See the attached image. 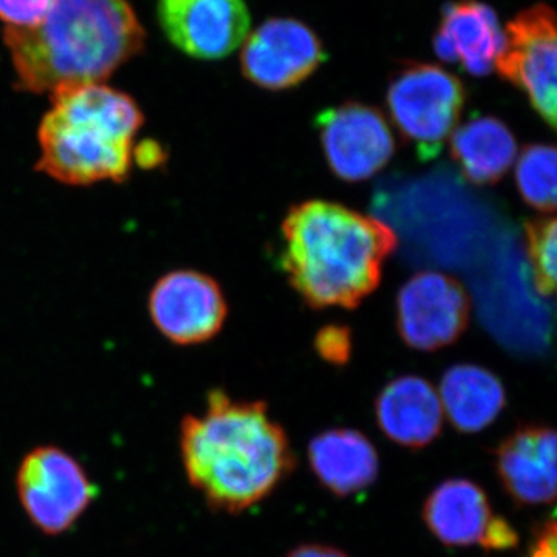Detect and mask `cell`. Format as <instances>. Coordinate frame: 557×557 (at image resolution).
Wrapping results in <instances>:
<instances>
[{
  "label": "cell",
  "mask_w": 557,
  "mask_h": 557,
  "mask_svg": "<svg viewBox=\"0 0 557 557\" xmlns=\"http://www.w3.org/2000/svg\"><path fill=\"white\" fill-rule=\"evenodd\" d=\"M387 110L399 135L423 160L438 156L456 131L467 91L457 76L426 62H409L387 89Z\"/></svg>",
  "instance_id": "5b68a950"
},
{
  "label": "cell",
  "mask_w": 557,
  "mask_h": 557,
  "mask_svg": "<svg viewBox=\"0 0 557 557\" xmlns=\"http://www.w3.org/2000/svg\"><path fill=\"white\" fill-rule=\"evenodd\" d=\"M51 102L39 126L36 170L70 186L126 182L145 121L134 98L90 84L60 91Z\"/></svg>",
  "instance_id": "277c9868"
},
{
  "label": "cell",
  "mask_w": 557,
  "mask_h": 557,
  "mask_svg": "<svg viewBox=\"0 0 557 557\" xmlns=\"http://www.w3.org/2000/svg\"><path fill=\"white\" fill-rule=\"evenodd\" d=\"M530 557H556V522L549 520L539 531L536 541L531 547Z\"/></svg>",
  "instance_id": "d4e9b609"
},
{
  "label": "cell",
  "mask_w": 557,
  "mask_h": 557,
  "mask_svg": "<svg viewBox=\"0 0 557 557\" xmlns=\"http://www.w3.org/2000/svg\"><path fill=\"white\" fill-rule=\"evenodd\" d=\"M145 39L127 0H53L35 27L3 30L17 86L51 97L101 84L141 53Z\"/></svg>",
  "instance_id": "7a4b0ae2"
},
{
  "label": "cell",
  "mask_w": 557,
  "mask_h": 557,
  "mask_svg": "<svg viewBox=\"0 0 557 557\" xmlns=\"http://www.w3.org/2000/svg\"><path fill=\"white\" fill-rule=\"evenodd\" d=\"M438 397L450 424L465 434L490 426L507 401L500 380L474 364L450 368L440 383Z\"/></svg>",
  "instance_id": "ac0fdd59"
},
{
  "label": "cell",
  "mask_w": 557,
  "mask_h": 557,
  "mask_svg": "<svg viewBox=\"0 0 557 557\" xmlns=\"http://www.w3.org/2000/svg\"><path fill=\"white\" fill-rule=\"evenodd\" d=\"M138 153L139 164H145L146 168H153L160 163L161 149L160 146L152 145V143H146L138 150H135V156ZM134 156V159H135Z\"/></svg>",
  "instance_id": "4316f807"
},
{
  "label": "cell",
  "mask_w": 557,
  "mask_h": 557,
  "mask_svg": "<svg viewBox=\"0 0 557 557\" xmlns=\"http://www.w3.org/2000/svg\"><path fill=\"white\" fill-rule=\"evenodd\" d=\"M491 518L485 491L469 480L442 483L428 497L423 508L429 530L449 547L480 544Z\"/></svg>",
  "instance_id": "e0dca14e"
},
{
  "label": "cell",
  "mask_w": 557,
  "mask_h": 557,
  "mask_svg": "<svg viewBox=\"0 0 557 557\" xmlns=\"http://www.w3.org/2000/svg\"><path fill=\"white\" fill-rule=\"evenodd\" d=\"M497 475L516 504H552L556 497V432L523 426L496 450Z\"/></svg>",
  "instance_id": "4fadbf2b"
},
{
  "label": "cell",
  "mask_w": 557,
  "mask_h": 557,
  "mask_svg": "<svg viewBox=\"0 0 557 557\" xmlns=\"http://www.w3.org/2000/svg\"><path fill=\"white\" fill-rule=\"evenodd\" d=\"M469 322L463 287L437 271H424L399 289L397 324L401 338L417 350L432 351L460 338Z\"/></svg>",
  "instance_id": "8fae6325"
},
{
  "label": "cell",
  "mask_w": 557,
  "mask_h": 557,
  "mask_svg": "<svg viewBox=\"0 0 557 557\" xmlns=\"http://www.w3.org/2000/svg\"><path fill=\"white\" fill-rule=\"evenodd\" d=\"M309 460L319 482L339 497L359 493L379 478L375 446L351 429H333L311 440Z\"/></svg>",
  "instance_id": "2e32d148"
},
{
  "label": "cell",
  "mask_w": 557,
  "mask_h": 557,
  "mask_svg": "<svg viewBox=\"0 0 557 557\" xmlns=\"http://www.w3.org/2000/svg\"><path fill=\"white\" fill-rule=\"evenodd\" d=\"M557 233L555 219H542L527 226L528 259L537 292L552 296L556 287Z\"/></svg>",
  "instance_id": "44dd1931"
},
{
  "label": "cell",
  "mask_w": 557,
  "mask_h": 557,
  "mask_svg": "<svg viewBox=\"0 0 557 557\" xmlns=\"http://www.w3.org/2000/svg\"><path fill=\"white\" fill-rule=\"evenodd\" d=\"M376 421L392 442L420 449L442 431L443 408L438 392L420 376H399L381 391L375 403Z\"/></svg>",
  "instance_id": "9a60e30c"
},
{
  "label": "cell",
  "mask_w": 557,
  "mask_h": 557,
  "mask_svg": "<svg viewBox=\"0 0 557 557\" xmlns=\"http://www.w3.org/2000/svg\"><path fill=\"white\" fill-rule=\"evenodd\" d=\"M53 0H0V21L10 28H30L38 25L50 10Z\"/></svg>",
  "instance_id": "7402d4cb"
},
{
  "label": "cell",
  "mask_w": 557,
  "mask_h": 557,
  "mask_svg": "<svg viewBox=\"0 0 557 557\" xmlns=\"http://www.w3.org/2000/svg\"><path fill=\"white\" fill-rule=\"evenodd\" d=\"M322 148L332 171L346 182L379 174L395 152V139L380 110L344 102L319 113Z\"/></svg>",
  "instance_id": "9c48e42d"
},
{
  "label": "cell",
  "mask_w": 557,
  "mask_h": 557,
  "mask_svg": "<svg viewBox=\"0 0 557 557\" xmlns=\"http://www.w3.org/2000/svg\"><path fill=\"white\" fill-rule=\"evenodd\" d=\"M159 20L178 50L203 61L230 57L251 25L245 0H160Z\"/></svg>",
  "instance_id": "7c38bea8"
},
{
  "label": "cell",
  "mask_w": 557,
  "mask_h": 557,
  "mask_svg": "<svg viewBox=\"0 0 557 557\" xmlns=\"http://www.w3.org/2000/svg\"><path fill=\"white\" fill-rule=\"evenodd\" d=\"M449 138L453 159L475 185L496 183L518 156L515 135L494 116L469 120L456 127Z\"/></svg>",
  "instance_id": "d6986e66"
},
{
  "label": "cell",
  "mask_w": 557,
  "mask_h": 557,
  "mask_svg": "<svg viewBox=\"0 0 557 557\" xmlns=\"http://www.w3.org/2000/svg\"><path fill=\"white\" fill-rule=\"evenodd\" d=\"M504 30L496 11L480 0H456L445 7L434 36L440 60L460 64L469 75L486 76L496 67Z\"/></svg>",
  "instance_id": "5bb4252c"
},
{
  "label": "cell",
  "mask_w": 557,
  "mask_h": 557,
  "mask_svg": "<svg viewBox=\"0 0 557 557\" xmlns=\"http://www.w3.org/2000/svg\"><path fill=\"white\" fill-rule=\"evenodd\" d=\"M180 454L190 485L209 507L231 515L269 497L295 467L287 434L267 406L223 391L208 395L201 416L182 421Z\"/></svg>",
  "instance_id": "6da1fadb"
},
{
  "label": "cell",
  "mask_w": 557,
  "mask_h": 557,
  "mask_svg": "<svg viewBox=\"0 0 557 557\" xmlns=\"http://www.w3.org/2000/svg\"><path fill=\"white\" fill-rule=\"evenodd\" d=\"M149 313L171 343L194 346L218 335L228 306L214 278L199 271L180 270L157 282L149 296Z\"/></svg>",
  "instance_id": "30bf717a"
},
{
  "label": "cell",
  "mask_w": 557,
  "mask_h": 557,
  "mask_svg": "<svg viewBox=\"0 0 557 557\" xmlns=\"http://www.w3.org/2000/svg\"><path fill=\"white\" fill-rule=\"evenodd\" d=\"M16 490L27 518L49 536L72 530L97 496L83 465L57 446H38L22 458Z\"/></svg>",
  "instance_id": "8992f818"
},
{
  "label": "cell",
  "mask_w": 557,
  "mask_h": 557,
  "mask_svg": "<svg viewBox=\"0 0 557 557\" xmlns=\"http://www.w3.org/2000/svg\"><path fill=\"white\" fill-rule=\"evenodd\" d=\"M319 355L333 364H344L350 357V333L344 327H325L317 338Z\"/></svg>",
  "instance_id": "603a6c76"
},
{
  "label": "cell",
  "mask_w": 557,
  "mask_h": 557,
  "mask_svg": "<svg viewBox=\"0 0 557 557\" xmlns=\"http://www.w3.org/2000/svg\"><path fill=\"white\" fill-rule=\"evenodd\" d=\"M520 196L539 211L556 208V150L553 146L534 145L520 153L516 166Z\"/></svg>",
  "instance_id": "ffe728a7"
},
{
  "label": "cell",
  "mask_w": 557,
  "mask_h": 557,
  "mask_svg": "<svg viewBox=\"0 0 557 557\" xmlns=\"http://www.w3.org/2000/svg\"><path fill=\"white\" fill-rule=\"evenodd\" d=\"M282 263L310 306L357 307L380 284L384 260L397 248L380 220L330 201L293 208L282 226Z\"/></svg>",
  "instance_id": "3957f363"
},
{
  "label": "cell",
  "mask_w": 557,
  "mask_h": 557,
  "mask_svg": "<svg viewBox=\"0 0 557 557\" xmlns=\"http://www.w3.org/2000/svg\"><path fill=\"white\" fill-rule=\"evenodd\" d=\"M324 61V46L317 33L292 17L263 22L245 38L240 54L245 78L273 91L299 86Z\"/></svg>",
  "instance_id": "ba28073f"
},
{
  "label": "cell",
  "mask_w": 557,
  "mask_h": 557,
  "mask_svg": "<svg viewBox=\"0 0 557 557\" xmlns=\"http://www.w3.org/2000/svg\"><path fill=\"white\" fill-rule=\"evenodd\" d=\"M285 557H348L338 548L327 547V545H302L289 552Z\"/></svg>",
  "instance_id": "484cf974"
},
{
  "label": "cell",
  "mask_w": 557,
  "mask_h": 557,
  "mask_svg": "<svg viewBox=\"0 0 557 557\" xmlns=\"http://www.w3.org/2000/svg\"><path fill=\"white\" fill-rule=\"evenodd\" d=\"M519 539L511 525L502 518H491L485 533H483L482 545L486 549H507L518 545Z\"/></svg>",
  "instance_id": "cb8c5ba5"
},
{
  "label": "cell",
  "mask_w": 557,
  "mask_h": 557,
  "mask_svg": "<svg viewBox=\"0 0 557 557\" xmlns=\"http://www.w3.org/2000/svg\"><path fill=\"white\" fill-rule=\"evenodd\" d=\"M556 16L545 3L520 11L504 30L498 75L527 95L549 127L556 126Z\"/></svg>",
  "instance_id": "52a82bcc"
}]
</instances>
